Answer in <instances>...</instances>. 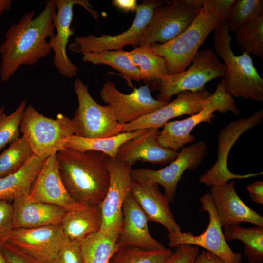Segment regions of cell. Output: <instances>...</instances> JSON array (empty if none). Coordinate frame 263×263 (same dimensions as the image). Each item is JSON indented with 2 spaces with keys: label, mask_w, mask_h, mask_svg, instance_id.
Listing matches in <instances>:
<instances>
[{
  "label": "cell",
  "mask_w": 263,
  "mask_h": 263,
  "mask_svg": "<svg viewBox=\"0 0 263 263\" xmlns=\"http://www.w3.org/2000/svg\"><path fill=\"white\" fill-rule=\"evenodd\" d=\"M34 154L24 136L12 142L0 154V178L20 169Z\"/></svg>",
  "instance_id": "34"
},
{
  "label": "cell",
  "mask_w": 263,
  "mask_h": 263,
  "mask_svg": "<svg viewBox=\"0 0 263 263\" xmlns=\"http://www.w3.org/2000/svg\"><path fill=\"white\" fill-rule=\"evenodd\" d=\"M224 228L226 241L238 240L244 243V253L249 263H263V226L242 227L239 225H229Z\"/></svg>",
  "instance_id": "29"
},
{
  "label": "cell",
  "mask_w": 263,
  "mask_h": 263,
  "mask_svg": "<svg viewBox=\"0 0 263 263\" xmlns=\"http://www.w3.org/2000/svg\"><path fill=\"white\" fill-rule=\"evenodd\" d=\"M102 224L101 204H84L77 209L67 211L61 225L67 239L82 242L92 234L99 232Z\"/></svg>",
  "instance_id": "25"
},
{
  "label": "cell",
  "mask_w": 263,
  "mask_h": 263,
  "mask_svg": "<svg viewBox=\"0 0 263 263\" xmlns=\"http://www.w3.org/2000/svg\"><path fill=\"white\" fill-rule=\"evenodd\" d=\"M216 111L222 113L230 111L235 115L240 112L233 97L225 91L223 78L199 112L183 120L168 122L162 127L158 135L159 144L163 147L178 151L186 144L195 140L191 132L197 125L203 122L212 124L215 117L213 113Z\"/></svg>",
  "instance_id": "7"
},
{
  "label": "cell",
  "mask_w": 263,
  "mask_h": 263,
  "mask_svg": "<svg viewBox=\"0 0 263 263\" xmlns=\"http://www.w3.org/2000/svg\"><path fill=\"white\" fill-rule=\"evenodd\" d=\"M211 94L205 88L181 92L174 100L159 109L132 123L121 125V132L151 128L159 129L173 118L192 115L205 106Z\"/></svg>",
  "instance_id": "17"
},
{
  "label": "cell",
  "mask_w": 263,
  "mask_h": 263,
  "mask_svg": "<svg viewBox=\"0 0 263 263\" xmlns=\"http://www.w3.org/2000/svg\"><path fill=\"white\" fill-rule=\"evenodd\" d=\"M112 4L124 12L135 11L137 6L136 0H113Z\"/></svg>",
  "instance_id": "43"
},
{
  "label": "cell",
  "mask_w": 263,
  "mask_h": 263,
  "mask_svg": "<svg viewBox=\"0 0 263 263\" xmlns=\"http://www.w3.org/2000/svg\"><path fill=\"white\" fill-rule=\"evenodd\" d=\"M132 166L117 158L108 157L106 167L110 174L107 194L101 204L102 224L100 232L116 242L123 224L122 205L132 183Z\"/></svg>",
  "instance_id": "10"
},
{
  "label": "cell",
  "mask_w": 263,
  "mask_h": 263,
  "mask_svg": "<svg viewBox=\"0 0 263 263\" xmlns=\"http://www.w3.org/2000/svg\"><path fill=\"white\" fill-rule=\"evenodd\" d=\"M203 1H163L144 30L138 46L165 43L180 35L196 17Z\"/></svg>",
  "instance_id": "8"
},
{
  "label": "cell",
  "mask_w": 263,
  "mask_h": 263,
  "mask_svg": "<svg viewBox=\"0 0 263 263\" xmlns=\"http://www.w3.org/2000/svg\"><path fill=\"white\" fill-rule=\"evenodd\" d=\"M134 65L139 70L145 82H151L169 75L165 59L150 46L140 45L127 51Z\"/></svg>",
  "instance_id": "30"
},
{
  "label": "cell",
  "mask_w": 263,
  "mask_h": 263,
  "mask_svg": "<svg viewBox=\"0 0 263 263\" xmlns=\"http://www.w3.org/2000/svg\"><path fill=\"white\" fill-rule=\"evenodd\" d=\"M159 129H147L142 134L124 143L119 148L116 158L132 166L137 161L160 165L173 161L179 151L163 147L159 144Z\"/></svg>",
  "instance_id": "22"
},
{
  "label": "cell",
  "mask_w": 263,
  "mask_h": 263,
  "mask_svg": "<svg viewBox=\"0 0 263 263\" xmlns=\"http://www.w3.org/2000/svg\"><path fill=\"white\" fill-rule=\"evenodd\" d=\"M100 97L111 108L121 125L132 123L168 103L152 96L149 84L134 88L132 93L125 94L120 92L109 79L104 83Z\"/></svg>",
  "instance_id": "15"
},
{
  "label": "cell",
  "mask_w": 263,
  "mask_h": 263,
  "mask_svg": "<svg viewBox=\"0 0 263 263\" xmlns=\"http://www.w3.org/2000/svg\"><path fill=\"white\" fill-rule=\"evenodd\" d=\"M146 129L121 132L117 135L101 138L89 139L73 135L66 140L64 148L79 151H99L115 159L119 148L124 143L142 134Z\"/></svg>",
  "instance_id": "27"
},
{
  "label": "cell",
  "mask_w": 263,
  "mask_h": 263,
  "mask_svg": "<svg viewBox=\"0 0 263 263\" xmlns=\"http://www.w3.org/2000/svg\"><path fill=\"white\" fill-rule=\"evenodd\" d=\"M193 263H229L223 259L208 251L203 250L199 253Z\"/></svg>",
  "instance_id": "42"
},
{
  "label": "cell",
  "mask_w": 263,
  "mask_h": 263,
  "mask_svg": "<svg viewBox=\"0 0 263 263\" xmlns=\"http://www.w3.org/2000/svg\"><path fill=\"white\" fill-rule=\"evenodd\" d=\"M263 16V0H234L225 22L227 31L235 33L248 22Z\"/></svg>",
  "instance_id": "33"
},
{
  "label": "cell",
  "mask_w": 263,
  "mask_h": 263,
  "mask_svg": "<svg viewBox=\"0 0 263 263\" xmlns=\"http://www.w3.org/2000/svg\"><path fill=\"white\" fill-rule=\"evenodd\" d=\"M225 65L212 48L199 50L191 65L184 71L168 75L150 83V90L158 91L156 99L169 103L172 97L184 91H197L205 88L209 81L224 77Z\"/></svg>",
  "instance_id": "5"
},
{
  "label": "cell",
  "mask_w": 263,
  "mask_h": 263,
  "mask_svg": "<svg viewBox=\"0 0 263 263\" xmlns=\"http://www.w3.org/2000/svg\"><path fill=\"white\" fill-rule=\"evenodd\" d=\"M56 13L55 0L46 1L36 17L35 12L24 13L17 23L11 25L0 46V77L8 81L21 66H34L48 56L51 49L47 41L55 35L53 19Z\"/></svg>",
  "instance_id": "1"
},
{
  "label": "cell",
  "mask_w": 263,
  "mask_h": 263,
  "mask_svg": "<svg viewBox=\"0 0 263 263\" xmlns=\"http://www.w3.org/2000/svg\"><path fill=\"white\" fill-rule=\"evenodd\" d=\"M246 189L251 200L257 204H263V182L257 181L249 184Z\"/></svg>",
  "instance_id": "41"
},
{
  "label": "cell",
  "mask_w": 263,
  "mask_h": 263,
  "mask_svg": "<svg viewBox=\"0 0 263 263\" xmlns=\"http://www.w3.org/2000/svg\"><path fill=\"white\" fill-rule=\"evenodd\" d=\"M214 51L224 62L225 91L233 97L263 101V79L254 65L250 55H235L231 48L232 38L225 24L214 32Z\"/></svg>",
  "instance_id": "4"
},
{
  "label": "cell",
  "mask_w": 263,
  "mask_h": 263,
  "mask_svg": "<svg viewBox=\"0 0 263 263\" xmlns=\"http://www.w3.org/2000/svg\"><path fill=\"white\" fill-rule=\"evenodd\" d=\"M7 263H47L18 248L8 242L0 246Z\"/></svg>",
  "instance_id": "39"
},
{
  "label": "cell",
  "mask_w": 263,
  "mask_h": 263,
  "mask_svg": "<svg viewBox=\"0 0 263 263\" xmlns=\"http://www.w3.org/2000/svg\"><path fill=\"white\" fill-rule=\"evenodd\" d=\"M50 263H83L81 242L66 238L59 251Z\"/></svg>",
  "instance_id": "37"
},
{
  "label": "cell",
  "mask_w": 263,
  "mask_h": 263,
  "mask_svg": "<svg viewBox=\"0 0 263 263\" xmlns=\"http://www.w3.org/2000/svg\"><path fill=\"white\" fill-rule=\"evenodd\" d=\"M263 118V110L261 109L248 117L231 121L221 129L218 136L217 160L210 169L200 177V183L211 187L224 184L232 179H247L263 174L262 172L236 174L229 170L227 166L229 153L236 141L244 132L260 124Z\"/></svg>",
  "instance_id": "11"
},
{
  "label": "cell",
  "mask_w": 263,
  "mask_h": 263,
  "mask_svg": "<svg viewBox=\"0 0 263 263\" xmlns=\"http://www.w3.org/2000/svg\"><path fill=\"white\" fill-rule=\"evenodd\" d=\"M173 253L169 248L150 251L132 246H120L109 263H161Z\"/></svg>",
  "instance_id": "35"
},
{
  "label": "cell",
  "mask_w": 263,
  "mask_h": 263,
  "mask_svg": "<svg viewBox=\"0 0 263 263\" xmlns=\"http://www.w3.org/2000/svg\"><path fill=\"white\" fill-rule=\"evenodd\" d=\"M202 210L207 212L209 223L207 229L201 234L196 236L191 232H170L167 234L169 245L176 247L181 244H190L200 246L223 259L229 263H242V255L234 252L229 246L222 231V225L208 191L200 198Z\"/></svg>",
  "instance_id": "14"
},
{
  "label": "cell",
  "mask_w": 263,
  "mask_h": 263,
  "mask_svg": "<svg viewBox=\"0 0 263 263\" xmlns=\"http://www.w3.org/2000/svg\"><path fill=\"white\" fill-rule=\"evenodd\" d=\"M14 229L11 203L0 201V247L7 242Z\"/></svg>",
  "instance_id": "38"
},
{
  "label": "cell",
  "mask_w": 263,
  "mask_h": 263,
  "mask_svg": "<svg viewBox=\"0 0 263 263\" xmlns=\"http://www.w3.org/2000/svg\"><path fill=\"white\" fill-rule=\"evenodd\" d=\"M122 213V226L116 242L118 247L129 246L150 251L165 248L150 234L149 219L131 191L123 202Z\"/></svg>",
  "instance_id": "20"
},
{
  "label": "cell",
  "mask_w": 263,
  "mask_h": 263,
  "mask_svg": "<svg viewBox=\"0 0 263 263\" xmlns=\"http://www.w3.org/2000/svg\"><path fill=\"white\" fill-rule=\"evenodd\" d=\"M108 156L94 150L63 148L56 153L59 172L65 188L76 202L100 205L108 189Z\"/></svg>",
  "instance_id": "2"
},
{
  "label": "cell",
  "mask_w": 263,
  "mask_h": 263,
  "mask_svg": "<svg viewBox=\"0 0 263 263\" xmlns=\"http://www.w3.org/2000/svg\"><path fill=\"white\" fill-rule=\"evenodd\" d=\"M235 38L243 52L263 60V16L244 24L235 32Z\"/></svg>",
  "instance_id": "32"
},
{
  "label": "cell",
  "mask_w": 263,
  "mask_h": 263,
  "mask_svg": "<svg viewBox=\"0 0 263 263\" xmlns=\"http://www.w3.org/2000/svg\"><path fill=\"white\" fill-rule=\"evenodd\" d=\"M163 0H146L138 5L132 25L125 32L116 35L93 34L77 36L69 45L73 52L83 54L105 50L122 49L128 45L138 46L144 30L149 23L156 8Z\"/></svg>",
  "instance_id": "12"
},
{
  "label": "cell",
  "mask_w": 263,
  "mask_h": 263,
  "mask_svg": "<svg viewBox=\"0 0 263 263\" xmlns=\"http://www.w3.org/2000/svg\"><path fill=\"white\" fill-rule=\"evenodd\" d=\"M12 3L11 0H0V19L6 11L10 10Z\"/></svg>",
  "instance_id": "44"
},
{
  "label": "cell",
  "mask_w": 263,
  "mask_h": 263,
  "mask_svg": "<svg viewBox=\"0 0 263 263\" xmlns=\"http://www.w3.org/2000/svg\"><path fill=\"white\" fill-rule=\"evenodd\" d=\"M0 263H7L0 247Z\"/></svg>",
  "instance_id": "45"
},
{
  "label": "cell",
  "mask_w": 263,
  "mask_h": 263,
  "mask_svg": "<svg viewBox=\"0 0 263 263\" xmlns=\"http://www.w3.org/2000/svg\"><path fill=\"white\" fill-rule=\"evenodd\" d=\"M199 253L198 247L190 244H181L175 251L161 263H193Z\"/></svg>",
  "instance_id": "40"
},
{
  "label": "cell",
  "mask_w": 263,
  "mask_h": 263,
  "mask_svg": "<svg viewBox=\"0 0 263 263\" xmlns=\"http://www.w3.org/2000/svg\"><path fill=\"white\" fill-rule=\"evenodd\" d=\"M82 55L84 62L94 65H109L113 68L120 73L129 84L131 80L143 81L139 70L132 61L127 51L123 49L85 53Z\"/></svg>",
  "instance_id": "28"
},
{
  "label": "cell",
  "mask_w": 263,
  "mask_h": 263,
  "mask_svg": "<svg viewBox=\"0 0 263 263\" xmlns=\"http://www.w3.org/2000/svg\"><path fill=\"white\" fill-rule=\"evenodd\" d=\"M26 101L23 100L11 114L4 113V107L0 108V151L7 144L19 138V124L26 108Z\"/></svg>",
  "instance_id": "36"
},
{
  "label": "cell",
  "mask_w": 263,
  "mask_h": 263,
  "mask_svg": "<svg viewBox=\"0 0 263 263\" xmlns=\"http://www.w3.org/2000/svg\"><path fill=\"white\" fill-rule=\"evenodd\" d=\"M66 238L60 224L14 229L7 242L36 258L50 263Z\"/></svg>",
  "instance_id": "18"
},
{
  "label": "cell",
  "mask_w": 263,
  "mask_h": 263,
  "mask_svg": "<svg viewBox=\"0 0 263 263\" xmlns=\"http://www.w3.org/2000/svg\"><path fill=\"white\" fill-rule=\"evenodd\" d=\"M78 105L72 121L74 135L89 139L106 138L121 133V125L109 105L97 103L87 85L78 78L74 83Z\"/></svg>",
  "instance_id": "9"
},
{
  "label": "cell",
  "mask_w": 263,
  "mask_h": 263,
  "mask_svg": "<svg viewBox=\"0 0 263 263\" xmlns=\"http://www.w3.org/2000/svg\"><path fill=\"white\" fill-rule=\"evenodd\" d=\"M222 226L239 225L247 222L263 226V217L250 208L239 197L234 181L210 187V192Z\"/></svg>",
  "instance_id": "21"
},
{
  "label": "cell",
  "mask_w": 263,
  "mask_h": 263,
  "mask_svg": "<svg viewBox=\"0 0 263 263\" xmlns=\"http://www.w3.org/2000/svg\"><path fill=\"white\" fill-rule=\"evenodd\" d=\"M83 263H109L118 248L114 242L101 232L92 234L81 242Z\"/></svg>",
  "instance_id": "31"
},
{
  "label": "cell",
  "mask_w": 263,
  "mask_h": 263,
  "mask_svg": "<svg viewBox=\"0 0 263 263\" xmlns=\"http://www.w3.org/2000/svg\"><path fill=\"white\" fill-rule=\"evenodd\" d=\"M19 132L37 156L46 159L63 149L66 140L74 135L72 119L61 113L52 119L39 113L32 105L26 107Z\"/></svg>",
  "instance_id": "6"
},
{
  "label": "cell",
  "mask_w": 263,
  "mask_h": 263,
  "mask_svg": "<svg viewBox=\"0 0 263 263\" xmlns=\"http://www.w3.org/2000/svg\"><path fill=\"white\" fill-rule=\"evenodd\" d=\"M27 196L14 199L12 204L14 229L31 228L61 223L66 210L39 202H28Z\"/></svg>",
  "instance_id": "24"
},
{
  "label": "cell",
  "mask_w": 263,
  "mask_h": 263,
  "mask_svg": "<svg viewBox=\"0 0 263 263\" xmlns=\"http://www.w3.org/2000/svg\"><path fill=\"white\" fill-rule=\"evenodd\" d=\"M234 0H204L199 13L180 35L163 44L150 46L165 60L169 75L181 72L191 64L208 36L225 24Z\"/></svg>",
  "instance_id": "3"
},
{
  "label": "cell",
  "mask_w": 263,
  "mask_h": 263,
  "mask_svg": "<svg viewBox=\"0 0 263 263\" xmlns=\"http://www.w3.org/2000/svg\"><path fill=\"white\" fill-rule=\"evenodd\" d=\"M45 159L34 154L19 170L0 178V201L11 202L27 196Z\"/></svg>",
  "instance_id": "26"
},
{
  "label": "cell",
  "mask_w": 263,
  "mask_h": 263,
  "mask_svg": "<svg viewBox=\"0 0 263 263\" xmlns=\"http://www.w3.org/2000/svg\"><path fill=\"white\" fill-rule=\"evenodd\" d=\"M26 199L57 206L67 211L77 209L84 204L75 202L67 192L59 172L56 153L45 159Z\"/></svg>",
  "instance_id": "19"
},
{
  "label": "cell",
  "mask_w": 263,
  "mask_h": 263,
  "mask_svg": "<svg viewBox=\"0 0 263 263\" xmlns=\"http://www.w3.org/2000/svg\"><path fill=\"white\" fill-rule=\"evenodd\" d=\"M158 186L133 180L131 192L149 221L160 224L169 233L180 231L181 227L174 219L168 200Z\"/></svg>",
  "instance_id": "23"
},
{
  "label": "cell",
  "mask_w": 263,
  "mask_h": 263,
  "mask_svg": "<svg viewBox=\"0 0 263 263\" xmlns=\"http://www.w3.org/2000/svg\"><path fill=\"white\" fill-rule=\"evenodd\" d=\"M56 13L53 19L55 35L49 38L48 43L54 53L53 63L58 72L64 77L72 78L76 76L78 69L69 58L67 46L70 37L74 35V29L71 28L73 18V8L78 5L88 11L95 20L98 17L88 0H55Z\"/></svg>",
  "instance_id": "16"
},
{
  "label": "cell",
  "mask_w": 263,
  "mask_h": 263,
  "mask_svg": "<svg viewBox=\"0 0 263 263\" xmlns=\"http://www.w3.org/2000/svg\"><path fill=\"white\" fill-rule=\"evenodd\" d=\"M207 151V147L204 142H196L182 148L177 157L160 169H132V179L140 183L160 185L164 188V194L169 203H171L175 199L177 187L184 172L187 169L193 170L198 167Z\"/></svg>",
  "instance_id": "13"
}]
</instances>
